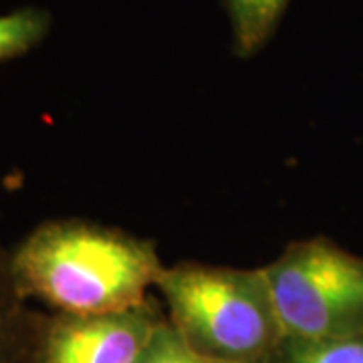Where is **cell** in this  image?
<instances>
[{
    "label": "cell",
    "instance_id": "obj_1",
    "mask_svg": "<svg viewBox=\"0 0 363 363\" xmlns=\"http://www.w3.org/2000/svg\"><path fill=\"white\" fill-rule=\"evenodd\" d=\"M164 269L152 240L81 218L43 222L11 250L18 293L59 315L145 307Z\"/></svg>",
    "mask_w": 363,
    "mask_h": 363
},
{
    "label": "cell",
    "instance_id": "obj_2",
    "mask_svg": "<svg viewBox=\"0 0 363 363\" xmlns=\"http://www.w3.org/2000/svg\"><path fill=\"white\" fill-rule=\"evenodd\" d=\"M156 291L168 321L190 347L228 363H267L283 333L260 269L186 260L166 267Z\"/></svg>",
    "mask_w": 363,
    "mask_h": 363
},
{
    "label": "cell",
    "instance_id": "obj_3",
    "mask_svg": "<svg viewBox=\"0 0 363 363\" xmlns=\"http://www.w3.org/2000/svg\"><path fill=\"white\" fill-rule=\"evenodd\" d=\"M283 339L363 335V257L315 236L262 267Z\"/></svg>",
    "mask_w": 363,
    "mask_h": 363
},
{
    "label": "cell",
    "instance_id": "obj_4",
    "mask_svg": "<svg viewBox=\"0 0 363 363\" xmlns=\"http://www.w3.org/2000/svg\"><path fill=\"white\" fill-rule=\"evenodd\" d=\"M162 321L154 301L111 315H45L33 363H138Z\"/></svg>",
    "mask_w": 363,
    "mask_h": 363
},
{
    "label": "cell",
    "instance_id": "obj_5",
    "mask_svg": "<svg viewBox=\"0 0 363 363\" xmlns=\"http://www.w3.org/2000/svg\"><path fill=\"white\" fill-rule=\"evenodd\" d=\"M43 317L18 293L11 250L0 245V363H33Z\"/></svg>",
    "mask_w": 363,
    "mask_h": 363
},
{
    "label": "cell",
    "instance_id": "obj_6",
    "mask_svg": "<svg viewBox=\"0 0 363 363\" xmlns=\"http://www.w3.org/2000/svg\"><path fill=\"white\" fill-rule=\"evenodd\" d=\"M291 0H226L234 52L252 57L269 43Z\"/></svg>",
    "mask_w": 363,
    "mask_h": 363
},
{
    "label": "cell",
    "instance_id": "obj_7",
    "mask_svg": "<svg viewBox=\"0 0 363 363\" xmlns=\"http://www.w3.org/2000/svg\"><path fill=\"white\" fill-rule=\"evenodd\" d=\"M51 23V13L40 6H21L0 14V63L33 51L49 35Z\"/></svg>",
    "mask_w": 363,
    "mask_h": 363
},
{
    "label": "cell",
    "instance_id": "obj_8",
    "mask_svg": "<svg viewBox=\"0 0 363 363\" xmlns=\"http://www.w3.org/2000/svg\"><path fill=\"white\" fill-rule=\"evenodd\" d=\"M267 363H363V335L315 341L283 339Z\"/></svg>",
    "mask_w": 363,
    "mask_h": 363
},
{
    "label": "cell",
    "instance_id": "obj_9",
    "mask_svg": "<svg viewBox=\"0 0 363 363\" xmlns=\"http://www.w3.org/2000/svg\"><path fill=\"white\" fill-rule=\"evenodd\" d=\"M138 363H228L220 359H212L208 355H202L200 351L190 347L184 339L178 335V331L172 325L164 321L157 325L154 335L150 339L147 347L143 350L142 357Z\"/></svg>",
    "mask_w": 363,
    "mask_h": 363
}]
</instances>
